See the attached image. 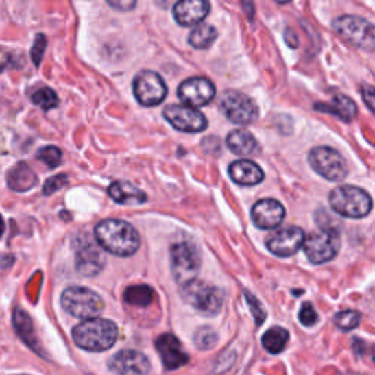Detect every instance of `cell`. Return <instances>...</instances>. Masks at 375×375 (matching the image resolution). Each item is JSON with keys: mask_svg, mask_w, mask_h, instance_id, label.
<instances>
[{"mask_svg": "<svg viewBox=\"0 0 375 375\" xmlns=\"http://www.w3.org/2000/svg\"><path fill=\"white\" fill-rule=\"evenodd\" d=\"M94 237L104 251L117 256H131L141 245L136 229L125 220L109 219L100 221L94 228Z\"/></svg>", "mask_w": 375, "mask_h": 375, "instance_id": "6da1fadb", "label": "cell"}, {"mask_svg": "<svg viewBox=\"0 0 375 375\" xmlns=\"http://www.w3.org/2000/svg\"><path fill=\"white\" fill-rule=\"evenodd\" d=\"M119 330L110 319L88 318L75 326L72 337L75 345L88 352H104L113 348Z\"/></svg>", "mask_w": 375, "mask_h": 375, "instance_id": "7a4b0ae2", "label": "cell"}, {"mask_svg": "<svg viewBox=\"0 0 375 375\" xmlns=\"http://www.w3.org/2000/svg\"><path fill=\"white\" fill-rule=\"evenodd\" d=\"M330 207L348 219H362L370 214L372 199L367 191L352 185H340L330 192Z\"/></svg>", "mask_w": 375, "mask_h": 375, "instance_id": "3957f363", "label": "cell"}, {"mask_svg": "<svg viewBox=\"0 0 375 375\" xmlns=\"http://www.w3.org/2000/svg\"><path fill=\"white\" fill-rule=\"evenodd\" d=\"M60 305L75 318L88 319L100 315L104 309L103 298L84 286H71L63 291Z\"/></svg>", "mask_w": 375, "mask_h": 375, "instance_id": "277c9868", "label": "cell"}, {"mask_svg": "<svg viewBox=\"0 0 375 375\" xmlns=\"http://www.w3.org/2000/svg\"><path fill=\"white\" fill-rule=\"evenodd\" d=\"M180 295L188 305L197 309L198 313L210 317L220 313L224 301V292L221 289L197 280V278L194 282L182 286Z\"/></svg>", "mask_w": 375, "mask_h": 375, "instance_id": "5b68a950", "label": "cell"}, {"mask_svg": "<svg viewBox=\"0 0 375 375\" xmlns=\"http://www.w3.org/2000/svg\"><path fill=\"white\" fill-rule=\"evenodd\" d=\"M333 28L341 40H345L353 47L374 51L375 29L374 25L365 18L353 15L340 16L333 21Z\"/></svg>", "mask_w": 375, "mask_h": 375, "instance_id": "8992f818", "label": "cell"}, {"mask_svg": "<svg viewBox=\"0 0 375 375\" xmlns=\"http://www.w3.org/2000/svg\"><path fill=\"white\" fill-rule=\"evenodd\" d=\"M201 267L197 246L188 241L178 242L170 250V269L176 283L185 286L194 282Z\"/></svg>", "mask_w": 375, "mask_h": 375, "instance_id": "52a82bcc", "label": "cell"}, {"mask_svg": "<svg viewBox=\"0 0 375 375\" xmlns=\"http://www.w3.org/2000/svg\"><path fill=\"white\" fill-rule=\"evenodd\" d=\"M340 233L335 228H326L309 233L302 248L306 258L313 264H324L335 258L340 251Z\"/></svg>", "mask_w": 375, "mask_h": 375, "instance_id": "ba28073f", "label": "cell"}, {"mask_svg": "<svg viewBox=\"0 0 375 375\" xmlns=\"http://www.w3.org/2000/svg\"><path fill=\"white\" fill-rule=\"evenodd\" d=\"M309 165L318 175L331 182H341L349 173L346 160L331 147H315L309 152Z\"/></svg>", "mask_w": 375, "mask_h": 375, "instance_id": "9c48e42d", "label": "cell"}, {"mask_svg": "<svg viewBox=\"0 0 375 375\" xmlns=\"http://www.w3.org/2000/svg\"><path fill=\"white\" fill-rule=\"evenodd\" d=\"M220 110L228 119L237 125H251L258 119V106L248 97V95L237 91L228 90L220 97Z\"/></svg>", "mask_w": 375, "mask_h": 375, "instance_id": "30bf717a", "label": "cell"}, {"mask_svg": "<svg viewBox=\"0 0 375 375\" xmlns=\"http://www.w3.org/2000/svg\"><path fill=\"white\" fill-rule=\"evenodd\" d=\"M134 95L138 103L145 107L162 104L167 95L163 78L154 71H141L134 80Z\"/></svg>", "mask_w": 375, "mask_h": 375, "instance_id": "8fae6325", "label": "cell"}, {"mask_svg": "<svg viewBox=\"0 0 375 375\" xmlns=\"http://www.w3.org/2000/svg\"><path fill=\"white\" fill-rule=\"evenodd\" d=\"M165 119L180 132L198 134L206 131L208 128L207 117L198 112L194 107L170 104L163 110Z\"/></svg>", "mask_w": 375, "mask_h": 375, "instance_id": "7c38bea8", "label": "cell"}, {"mask_svg": "<svg viewBox=\"0 0 375 375\" xmlns=\"http://www.w3.org/2000/svg\"><path fill=\"white\" fill-rule=\"evenodd\" d=\"M178 97L189 107L207 106L216 97V85L204 77L189 78L179 85Z\"/></svg>", "mask_w": 375, "mask_h": 375, "instance_id": "4fadbf2b", "label": "cell"}, {"mask_svg": "<svg viewBox=\"0 0 375 375\" xmlns=\"http://www.w3.org/2000/svg\"><path fill=\"white\" fill-rule=\"evenodd\" d=\"M305 241V232L298 226H287L280 230L274 232L271 237L267 239L265 245L271 254L276 256H287L295 255L299 250L302 248Z\"/></svg>", "mask_w": 375, "mask_h": 375, "instance_id": "5bb4252c", "label": "cell"}, {"mask_svg": "<svg viewBox=\"0 0 375 375\" xmlns=\"http://www.w3.org/2000/svg\"><path fill=\"white\" fill-rule=\"evenodd\" d=\"M109 370L114 375H147L152 370L148 358L138 350H121L109 361Z\"/></svg>", "mask_w": 375, "mask_h": 375, "instance_id": "9a60e30c", "label": "cell"}, {"mask_svg": "<svg viewBox=\"0 0 375 375\" xmlns=\"http://www.w3.org/2000/svg\"><path fill=\"white\" fill-rule=\"evenodd\" d=\"M285 207L277 199L273 198L260 199L258 202H255L251 210V217L254 224L263 230L278 228L285 220Z\"/></svg>", "mask_w": 375, "mask_h": 375, "instance_id": "2e32d148", "label": "cell"}, {"mask_svg": "<svg viewBox=\"0 0 375 375\" xmlns=\"http://www.w3.org/2000/svg\"><path fill=\"white\" fill-rule=\"evenodd\" d=\"M156 349L162 358L163 367L169 371H173L186 365L189 356L184 352L182 343L173 335L166 333L158 336L156 340Z\"/></svg>", "mask_w": 375, "mask_h": 375, "instance_id": "e0dca14e", "label": "cell"}, {"mask_svg": "<svg viewBox=\"0 0 375 375\" xmlns=\"http://www.w3.org/2000/svg\"><path fill=\"white\" fill-rule=\"evenodd\" d=\"M77 270L81 276L93 277L101 273L106 265V258L97 245L90 241H82L77 248Z\"/></svg>", "mask_w": 375, "mask_h": 375, "instance_id": "ac0fdd59", "label": "cell"}, {"mask_svg": "<svg viewBox=\"0 0 375 375\" xmlns=\"http://www.w3.org/2000/svg\"><path fill=\"white\" fill-rule=\"evenodd\" d=\"M210 9L208 0H179L173 6V16L180 27H192L201 24Z\"/></svg>", "mask_w": 375, "mask_h": 375, "instance_id": "d6986e66", "label": "cell"}, {"mask_svg": "<svg viewBox=\"0 0 375 375\" xmlns=\"http://www.w3.org/2000/svg\"><path fill=\"white\" fill-rule=\"evenodd\" d=\"M229 176L234 184L241 186H254L261 184L264 179V171L251 160L242 158L229 166Z\"/></svg>", "mask_w": 375, "mask_h": 375, "instance_id": "ffe728a7", "label": "cell"}, {"mask_svg": "<svg viewBox=\"0 0 375 375\" xmlns=\"http://www.w3.org/2000/svg\"><path fill=\"white\" fill-rule=\"evenodd\" d=\"M107 192L109 197L121 206H141L147 201L145 192L126 180L113 182Z\"/></svg>", "mask_w": 375, "mask_h": 375, "instance_id": "44dd1931", "label": "cell"}, {"mask_svg": "<svg viewBox=\"0 0 375 375\" xmlns=\"http://www.w3.org/2000/svg\"><path fill=\"white\" fill-rule=\"evenodd\" d=\"M314 109L321 113H328L333 114L343 122H352L358 114V106L356 103L350 100L345 94H337L333 97L331 103H317Z\"/></svg>", "mask_w": 375, "mask_h": 375, "instance_id": "7402d4cb", "label": "cell"}, {"mask_svg": "<svg viewBox=\"0 0 375 375\" xmlns=\"http://www.w3.org/2000/svg\"><path fill=\"white\" fill-rule=\"evenodd\" d=\"M6 182L9 189H12L15 192H27L38 184V178L36 175V171L25 162H19L14 167L9 169L6 175Z\"/></svg>", "mask_w": 375, "mask_h": 375, "instance_id": "603a6c76", "label": "cell"}, {"mask_svg": "<svg viewBox=\"0 0 375 375\" xmlns=\"http://www.w3.org/2000/svg\"><path fill=\"white\" fill-rule=\"evenodd\" d=\"M226 144L232 153L241 157H248L256 153L258 149V143L254 135L245 130H234L228 135Z\"/></svg>", "mask_w": 375, "mask_h": 375, "instance_id": "cb8c5ba5", "label": "cell"}, {"mask_svg": "<svg viewBox=\"0 0 375 375\" xmlns=\"http://www.w3.org/2000/svg\"><path fill=\"white\" fill-rule=\"evenodd\" d=\"M14 326L16 328V333L19 335V337L23 339L31 349H34L37 353H41L38 346L36 345L37 337H36V333H34L33 321H31V318L28 317V314L25 313L24 309H21V308L15 309Z\"/></svg>", "mask_w": 375, "mask_h": 375, "instance_id": "d4e9b609", "label": "cell"}, {"mask_svg": "<svg viewBox=\"0 0 375 375\" xmlns=\"http://www.w3.org/2000/svg\"><path fill=\"white\" fill-rule=\"evenodd\" d=\"M219 33L217 29L208 24H198L188 36V43L194 49H208L216 41Z\"/></svg>", "mask_w": 375, "mask_h": 375, "instance_id": "484cf974", "label": "cell"}, {"mask_svg": "<svg viewBox=\"0 0 375 375\" xmlns=\"http://www.w3.org/2000/svg\"><path fill=\"white\" fill-rule=\"evenodd\" d=\"M123 299L126 304H130L132 306L145 308L153 302L154 291L147 285H134L126 289L123 293Z\"/></svg>", "mask_w": 375, "mask_h": 375, "instance_id": "4316f807", "label": "cell"}, {"mask_svg": "<svg viewBox=\"0 0 375 375\" xmlns=\"http://www.w3.org/2000/svg\"><path fill=\"white\" fill-rule=\"evenodd\" d=\"M289 340V333L287 330L282 328V327H273L269 331H265L261 341L263 346L265 350H269L273 355H277V353H280Z\"/></svg>", "mask_w": 375, "mask_h": 375, "instance_id": "83f0119b", "label": "cell"}, {"mask_svg": "<svg viewBox=\"0 0 375 375\" xmlns=\"http://www.w3.org/2000/svg\"><path fill=\"white\" fill-rule=\"evenodd\" d=\"M31 101H33L36 106L41 107L45 112H49L51 109H55V107L59 104V97L51 88L41 87L31 94Z\"/></svg>", "mask_w": 375, "mask_h": 375, "instance_id": "f1b7e54d", "label": "cell"}, {"mask_svg": "<svg viewBox=\"0 0 375 375\" xmlns=\"http://www.w3.org/2000/svg\"><path fill=\"white\" fill-rule=\"evenodd\" d=\"M361 323V315L355 309H345L340 311L335 315V324L341 331H352L356 328Z\"/></svg>", "mask_w": 375, "mask_h": 375, "instance_id": "f546056e", "label": "cell"}, {"mask_svg": "<svg viewBox=\"0 0 375 375\" xmlns=\"http://www.w3.org/2000/svg\"><path fill=\"white\" fill-rule=\"evenodd\" d=\"M219 335L211 327H202L195 331L194 343L199 350H210L217 345Z\"/></svg>", "mask_w": 375, "mask_h": 375, "instance_id": "4dcf8cb0", "label": "cell"}, {"mask_svg": "<svg viewBox=\"0 0 375 375\" xmlns=\"http://www.w3.org/2000/svg\"><path fill=\"white\" fill-rule=\"evenodd\" d=\"M36 157L49 169H56L62 163V152L55 145H47L37 152Z\"/></svg>", "mask_w": 375, "mask_h": 375, "instance_id": "1f68e13d", "label": "cell"}, {"mask_svg": "<svg viewBox=\"0 0 375 375\" xmlns=\"http://www.w3.org/2000/svg\"><path fill=\"white\" fill-rule=\"evenodd\" d=\"M245 299H246V304H248L251 313L254 315V319H255V324L256 326H261L264 321H265V317H267V313L265 309L263 308L261 302L258 301V298H255L251 292L246 291L245 292Z\"/></svg>", "mask_w": 375, "mask_h": 375, "instance_id": "d6a6232c", "label": "cell"}, {"mask_svg": "<svg viewBox=\"0 0 375 375\" xmlns=\"http://www.w3.org/2000/svg\"><path fill=\"white\" fill-rule=\"evenodd\" d=\"M47 47V38L45 34H37L33 43V47H31V60H33L34 65L38 68L40 63L45 56V51Z\"/></svg>", "mask_w": 375, "mask_h": 375, "instance_id": "836d02e7", "label": "cell"}, {"mask_svg": "<svg viewBox=\"0 0 375 375\" xmlns=\"http://www.w3.org/2000/svg\"><path fill=\"white\" fill-rule=\"evenodd\" d=\"M68 185V176L66 175H56L51 176L46 180L45 186H43V194L45 195H51L58 192L59 189L65 188Z\"/></svg>", "mask_w": 375, "mask_h": 375, "instance_id": "e575fe53", "label": "cell"}, {"mask_svg": "<svg viewBox=\"0 0 375 375\" xmlns=\"http://www.w3.org/2000/svg\"><path fill=\"white\" fill-rule=\"evenodd\" d=\"M299 321H301V324L305 327H313L318 321V314L309 302H305L301 311H299Z\"/></svg>", "mask_w": 375, "mask_h": 375, "instance_id": "d590c367", "label": "cell"}, {"mask_svg": "<svg viewBox=\"0 0 375 375\" xmlns=\"http://www.w3.org/2000/svg\"><path fill=\"white\" fill-rule=\"evenodd\" d=\"M106 3L116 10H121V12H128V10L135 9L136 0H106Z\"/></svg>", "mask_w": 375, "mask_h": 375, "instance_id": "8d00e7d4", "label": "cell"}, {"mask_svg": "<svg viewBox=\"0 0 375 375\" xmlns=\"http://www.w3.org/2000/svg\"><path fill=\"white\" fill-rule=\"evenodd\" d=\"M361 94H362L363 100H365V103H367V106H368V109H370L371 112H374V100H375L374 88L371 87V85H368V84H363V85H362V90H361Z\"/></svg>", "mask_w": 375, "mask_h": 375, "instance_id": "74e56055", "label": "cell"}, {"mask_svg": "<svg viewBox=\"0 0 375 375\" xmlns=\"http://www.w3.org/2000/svg\"><path fill=\"white\" fill-rule=\"evenodd\" d=\"M285 40H286L287 45L291 46L292 49H296V47L299 46V43H298V37H296V34L293 33V31H292L291 28H287V29L285 31Z\"/></svg>", "mask_w": 375, "mask_h": 375, "instance_id": "f35d334b", "label": "cell"}, {"mask_svg": "<svg viewBox=\"0 0 375 375\" xmlns=\"http://www.w3.org/2000/svg\"><path fill=\"white\" fill-rule=\"evenodd\" d=\"M5 229H6V226H5V220H3V217H2V214H0V238L3 237Z\"/></svg>", "mask_w": 375, "mask_h": 375, "instance_id": "ab89813d", "label": "cell"}, {"mask_svg": "<svg viewBox=\"0 0 375 375\" xmlns=\"http://www.w3.org/2000/svg\"><path fill=\"white\" fill-rule=\"evenodd\" d=\"M274 2H277L278 5H286V3H291L292 0H274Z\"/></svg>", "mask_w": 375, "mask_h": 375, "instance_id": "60d3db41", "label": "cell"}, {"mask_svg": "<svg viewBox=\"0 0 375 375\" xmlns=\"http://www.w3.org/2000/svg\"><path fill=\"white\" fill-rule=\"evenodd\" d=\"M5 69H6V63H2V65H0V73H2Z\"/></svg>", "mask_w": 375, "mask_h": 375, "instance_id": "b9f144b4", "label": "cell"}]
</instances>
